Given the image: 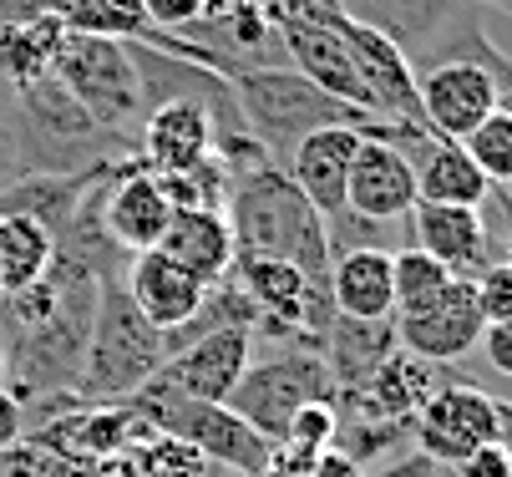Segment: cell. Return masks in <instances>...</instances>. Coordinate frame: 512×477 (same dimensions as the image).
Returning <instances> with one entry per match:
<instances>
[{
	"label": "cell",
	"instance_id": "obj_4",
	"mask_svg": "<svg viewBox=\"0 0 512 477\" xmlns=\"http://www.w3.org/2000/svg\"><path fill=\"white\" fill-rule=\"evenodd\" d=\"M127 406H132V412L148 422L153 432L188 442L208 467H229V472H239V477H264V472H269L274 447H269L244 417H234L229 406L188 401V396L168 391L163 381H148Z\"/></svg>",
	"mask_w": 512,
	"mask_h": 477
},
{
	"label": "cell",
	"instance_id": "obj_27",
	"mask_svg": "<svg viewBox=\"0 0 512 477\" xmlns=\"http://www.w3.org/2000/svg\"><path fill=\"white\" fill-rule=\"evenodd\" d=\"M452 285V275L442 264H436L431 254H421V249H411V244H401L396 254H391V290H396V315H416V310H426L436 295H442ZM391 315V320H396Z\"/></svg>",
	"mask_w": 512,
	"mask_h": 477
},
{
	"label": "cell",
	"instance_id": "obj_42",
	"mask_svg": "<svg viewBox=\"0 0 512 477\" xmlns=\"http://www.w3.org/2000/svg\"><path fill=\"white\" fill-rule=\"evenodd\" d=\"M6 376H11V366H6V351H0V386H6Z\"/></svg>",
	"mask_w": 512,
	"mask_h": 477
},
{
	"label": "cell",
	"instance_id": "obj_3",
	"mask_svg": "<svg viewBox=\"0 0 512 477\" xmlns=\"http://www.w3.org/2000/svg\"><path fill=\"white\" fill-rule=\"evenodd\" d=\"M51 77L92 117L97 132L137 138V127H142V82H137V66H132V41H102V36L61 31V41L51 51Z\"/></svg>",
	"mask_w": 512,
	"mask_h": 477
},
{
	"label": "cell",
	"instance_id": "obj_26",
	"mask_svg": "<svg viewBox=\"0 0 512 477\" xmlns=\"http://www.w3.org/2000/svg\"><path fill=\"white\" fill-rule=\"evenodd\" d=\"M335 417H340L335 452H345L360 472H371L411 447V422H371V417H345V412H335Z\"/></svg>",
	"mask_w": 512,
	"mask_h": 477
},
{
	"label": "cell",
	"instance_id": "obj_2",
	"mask_svg": "<svg viewBox=\"0 0 512 477\" xmlns=\"http://www.w3.org/2000/svg\"><path fill=\"white\" fill-rule=\"evenodd\" d=\"M168 361V335L137 315V305L122 290V269L102 275L97 285V315L87 335V356L77 376L82 406H127Z\"/></svg>",
	"mask_w": 512,
	"mask_h": 477
},
{
	"label": "cell",
	"instance_id": "obj_36",
	"mask_svg": "<svg viewBox=\"0 0 512 477\" xmlns=\"http://www.w3.org/2000/svg\"><path fill=\"white\" fill-rule=\"evenodd\" d=\"M482 209H492L487 229H492V244H497V259L512 264V188H492Z\"/></svg>",
	"mask_w": 512,
	"mask_h": 477
},
{
	"label": "cell",
	"instance_id": "obj_8",
	"mask_svg": "<svg viewBox=\"0 0 512 477\" xmlns=\"http://www.w3.org/2000/svg\"><path fill=\"white\" fill-rule=\"evenodd\" d=\"M97 224H102V234L112 239L117 254L158 249L168 224H173V203H168L158 173L117 158L107 183H102V198H97Z\"/></svg>",
	"mask_w": 512,
	"mask_h": 477
},
{
	"label": "cell",
	"instance_id": "obj_16",
	"mask_svg": "<svg viewBox=\"0 0 512 477\" xmlns=\"http://www.w3.org/2000/svg\"><path fill=\"white\" fill-rule=\"evenodd\" d=\"M442 376H447V366H426V361H416V356L396 351V356H386L371 376H365L360 386L340 391V396H335V406H340L345 417L411 422V417L421 412V401H426L436 386H442Z\"/></svg>",
	"mask_w": 512,
	"mask_h": 477
},
{
	"label": "cell",
	"instance_id": "obj_13",
	"mask_svg": "<svg viewBox=\"0 0 512 477\" xmlns=\"http://www.w3.org/2000/svg\"><path fill=\"white\" fill-rule=\"evenodd\" d=\"M345 209L371 224H406V214L416 209L411 153L386 138H360L350 178H345Z\"/></svg>",
	"mask_w": 512,
	"mask_h": 477
},
{
	"label": "cell",
	"instance_id": "obj_43",
	"mask_svg": "<svg viewBox=\"0 0 512 477\" xmlns=\"http://www.w3.org/2000/svg\"><path fill=\"white\" fill-rule=\"evenodd\" d=\"M396 6H426V0H396Z\"/></svg>",
	"mask_w": 512,
	"mask_h": 477
},
{
	"label": "cell",
	"instance_id": "obj_30",
	"mask_svg": "<svg viewBox=\"0 0 512 477\" xmlns=\"http://www.w3.org/2000/svg\"><path fill=\"white\" fill-rule=\"evenodd\" d=\"M158 183H163V193L173 203V214H188V209H229V173L218 168L213 158H203L188 173H168Z\"/></svg>",
	"mask_w": 512,
	"mask_h": 477
},
{
	"label": "cell",
	"instance_id": "obj_6",
	"mask_svg": "<svg viewBox=\"0 0 512 477\" xmlns=\"http://www.w3.org/2000/svg\"><path fill=\"white\" fill-rule=\"evenodd\" d=\"M487 442H507L502 401L487 396L477 381L447 371L442 386H436L421 401V412L411 417V447L431 462H442V467H457L462 457H472Z\"/></svg>",
	"mask_w": 512,
	"mask_h": 477
},
{
	"label": "cell",
	"instance_id": "obj_19",
	"mask_svg": "<svg viewBox=\"0 0 512 477\" xmlns=\"http://www.w3.org/2000/svg\"><path fill=\"white\" fill-rule=\"evenodd\" d=\"M178 269L198 285H224L234 275V259H239V244H234V229H229V214L224 209H188V214H173L163 244H158Z\"/></svg>",
	"mask_w": 512,
	"mask_h": 477
},
{
	"label": "cell",
	"instance_id": "obj_9",
	"mask_svg": "<svg viewBox=\"0 0 512 477\" xmlns=\"http://www.w3.org/2000/svg\"><path fill=\"white\" fill-rule=\"evenodd\" d=\"M487 320L477 310V290L472 280H452L426 310L416 315H396V346L426 366H457L462 356L477 351Z\"/></svg>",
	"mask_w": 512,
	"mask_h": 477
},
{
	"label": "cell",
	"instance_id": "obj_10",
	"mask_svg": "<svg viewBox=\"0 0 512 477\" xmlns=\"http://www.w3.org/2000/svg\"><path fill=\"white\" fill-rule=\"evenodd\" d=\"M340 36L350 41L355 51V66L365 87H371V102L386 122H406V127H421V102H416V66L411 56L401 51V41L381 26H371L365 16L345 11L340 16ZM426 132V127H421Z\"/></svg>",
	"mask_w": 512,
	"mask_h": 477
},
{
	"label": "cell",
	"instance_id": "obj_41",
	"mask_svg": "<svg viewBox=\"0 0 512 477\" xmlns=\"http://www.w3.org/2000/svg\"><path fill=\"white\" fill-rule=\"evenodd\" d=\"M502 432H507V447H512V401H502Z\"/></svg>",
	"mask_w": 512,
	"mask_h": 477
},
{
	"label": "cell",
	"instance_id": "obj_15",
	"mask_svg": "<svg viewBox=\"0 0 512 477\" xmlns=\"http://www.w3.org/2000/svg\"><path fill=\"white\" fill-rule=\"evenodd\" d=\"M137 163L168 178V173H188L203 158H213V112L203 102H158L137 127Z\"/></svg>",
	"mask_w": 512,
	"mask_h": 477
},
{
	"label": "cell",
	"instance_id": "obj_25",
	"mask_svg": "<svg viewBox=\"0 0 512 477\" xmlns=\"http://www.w3.org/2000/svg\"><path fill=\"white\" fill-rule=\"evenodd\" d=\"M51 259H56V239L36 219L0 214V295H21L36 280H46Z\"/></svg>",
	"mask_w": 512,
	"mask_h": 477
},
{
	"label": "cell",
	"instance_id": "obj_29",
	"mask_svg": "<svg viewBox=\"0 0 512 477\" xmlns=\"http://www.w3.org/2000/svg\"><path fill=\"white\" fill-rule=\"evenodd\" d=\"M462 148L492 188H512V112L507 107H497L472 138H462Z\"/></svg>",
	"mask_w": 512,
	"mask_h": 477
},
{
	"label": "cell",
	"instance_id": "obj_40",
	"mask_svg": "<svg viewBox=\"0 0 512 477\" xmlns=\"http://www.w3.org/2000/svg\"><path fill=\"white\" fill-rule=\"evenodd\" d=\"M305 477H365V472H360L345 452H335V447H330V452H320V457L310 462V472H305Z\"/></svg>",
	"mask_w": 512,
	"mask_h": 477
},
{
	"label": "cell",
	"instance_id": "obj_21",
	"mask_svg": "<svg viewBox=\"0 0 512 477\" xmlns=\"http://www.w3.org/2000/svg\"><path fill=\"white\" fill-rule=\"evenodd\" d=\"M396 351H401L396 346V320H350V315H335L325 340H320V356H325V366H330L340 391L360 386Z\"/></svg>",
	"mask_w": 512,
	"mask_h": 477
},
{
	"label": "cell",
	"instance_id": "obj_31",
	"mask_svg": "<svg viewBox=\"0 0 512 477\" xmlns=\"http://www.w3.org/2000/svg\"><path fill=\"white\" fill-rule=\"evenodd\" d=\"M472 290H477V310H482L487 325L512 320V264L507 259H492L482 275L472 280Z\"/></svg>",
	"mask_w": 512,
	"mask_h": 477
},
{
	"label": "cell",
	"instance_id": "obj_22",
	"mask_svg": "<svg viewBox=\"0 0 512 477\" xmlns=\"http://www.w3.org/2000/svg\"><path fill=\"white\" fill-rule=\"evenodd\" d=\"M416 203H452V209H482L492 183L482 178V168L467 158L462 143H442L431 138L416 158Z\"/></svg>",
	"mask_w": 512,
	"mask_h": 477
},
{
	"label": "cell",
	"instance_id": "obj_32",
	"mask_svg": "<svg viewBox=\"0 0 512 477\" xmlns=\"http://www.w3.org/2000/svg\"><path fill=\"white\" fill-rule=\"evenodd\" d=\"M203 6L208 0H142V16H148V26L158 36H188V31H198Z\"/></svg>",
	"mask_w": 512,
	"mask_h": 477
},
{
	"label": "cell",
	"instance_id": "obj_39",
	"mask_svg": "<svg viewBox=\"0 0 512 477\" xmlns=\"http://www.w3.org/2000/svg\"><path fill=\"white\" fill-rule=\"evenodd\" d=\"M26 432H31V422H26V406H21V396L0 386V452L16 447V442H26Z\"/></svg>",
	"mask_w": 512,
	"mask_h": 477
},
{
	"label": "cell",
	"instance_id": "obj_12",
	"mask_svg": "<svg viewBox=\"0 0 512 477\" xmlns=\"http://www.w3.org/2000/svg\"><path fill=\"white\" fill-rule=\"evenodd\" d=\"M406 244L431 254L452 280H477L482 269L497 259L487 209H452V203H416L406 214Z\"/></svg>",
	"mask_w": 512,
	"mask_h": 477
},
{
	"label": "cell",
	"instance_id": "obj_20",
	"mask_svg": "<svg viewBox=\"0 0 512 477\" xmlns=\"http://www.w3.org/2000/svg\"><path fill=\"white\" fill-rule=\"evenodd\" d=\"M391 254L396 249H345L330 259V305L350 320H391L396 290H391Z\"/></svg>",
	"mask_w": 512,
	"mask_h": 477
},
{
	"label": "cell",
	"instance_id": "obj_35",
	"mask_svg": "<svg viewBox=\"0 0 512 477\" xmlns=\"http://www.w3.org/2000/svg\"><path fill=\"white\" fill-rule=\"evenodd\" d=\"M452 477H512V447L507 442H487L472 457H462L452 467Z\"/></svg>",
	"mask_w": 512,
	"mask_h": 477
},
{
	"label": "cell",
	"instance_id": "obj_7",
	"mask_svg": "<svg viewBox=\"0 0 512 477\" xmlns=\"http://www.w3.org/2000/svg\"><path fill=\"white\" fill-rule=\"evenodd\" d=\"M416 102L431 138L462 143L502 107V92L477 61H431L416 72Z\"/></svg>",
	"mask_w": 512,
	"mask_h": 477
},
{
	"label": "cell",
	"instance_id": "obj_5",
	"mask_svg": "<svg viewBox=\"0 0 512 477\" xmlns=\"http://www.w3.org/2000/svg\"><path fill=\"white\" fill-rule=\"evenodd\" d=\"M340 386L325 366L320 351H300V346H289V351H274L264 361H249L244 381L234 386L229 396V412L244 417L269 447H279L289 417L300 412V406L310 401H335Z\"/></svg>",
	"mask_w": 512,
	"mask_h": 477
},
{
	"label": "cell",
	"instance_id": "obj_38",
	"mask_svg": "<svg viewBox=\"0 0 512 477\" xmlns=\"http://www.w3.org/2000/svg\"><path fill=\"white\" fill-rule=\"evenodd\" d=\"M365 477H452V467H442V462H431V457H421L416 447H406L401 457H391V462H381V467H371Z\"/></svg>",
	"mask_w": 512,
	"mask_h": 477
},
{
	"label": "cell",
	"instance_id": "obj_23",
	"mask_svg": "<svg viewBox=\"0 0 512 477\" xmlns=\"http://www.w3.org/2000/svg\"><path fill=\"white\" fill-rule=\"evenodd\" d=\"M61 41L56 16L36 11V16H16V21H0V82L11 92L51 77V51Z\"/></svg>",
	"mask_w": 512,
	"mask_h": 477
},
{
	"label": "cell",
	"instance_id": "obj_18",
	"mask_svg": "<svg viewBox=\"0 0 512 477\" xmlns=\"http://www.w3.org/2000/svg\"><path fill=\"white\" fill-rule=\"evenodd\" d=\"M360 138H365L360 127H320V132H310V138H300L295 153L284 158L289 183L310 198V209L320 219H335L345 209V178H350Z\"/></svg>",
	"mask_w": 512,
	"mask_h": 477
},
{
	"label": "cell",
	"instance_id": "obj_14",
	"mask_svg": "<svg viewBox=\"0 0 512 477\" xmlns=\"http://www.w3.org/2000/svg\"><path fill=\"white\" fill-rule=\"evenodd\" d=\"M208 46L218 56V72H239V66H279L284 46H279V11L274 0H208L203 21Z\"/></svg>",
	"mask_w": 512,
	"mask_h": 477
},
{
	"label": "cell",
	"instance_id": "obj_33",
	"mask_svg": "<svg viewBox=\"0 0 512 477\" xmlns=\"http://www.w3.org/2000/svg\"><path fill=\"white\" fill-rule=\"evenodd\" d=\"M36 173V158L26 148V132H16V117L11 122H0V193L16 188L21 178Z\"/></svg>",
	"mask_w": 512,
	"mask_h": 477
},
{
	"label": "cell",
	"instance_id": "obj_34",
	"mask_svg": "<svg viewBox=\"0 0 512 477\" xmlns=\"http://www.w3.org/2000/svg\"><path fill=\"white\" fill-rule=\"evenodd\" d=\"M56 472V457L41 452L36 442H16L0 452V477H51Z\"/></svg>",
	"mask_w": 512,
	"mask_h": 477
},
{
	"label": "cell",
	"instance_id": "obj_37",
	"mask_svg": "<svg viewBox=\"0 0 512 477\" xmlns=\"http://www.w3.org/2000/svg\"><path fill=\"white\" fill-rule=\"evenodd\" d=\"M477 351L487 356V366H492L502 381H512V320L487 325V330H482V340H477Z\"/></svg>",
	"mask_w": 512,
	"mask_h": 477
},
{
	"label": "cell",
	"instance_id": "obj_24",
	"mask_svg": "<svg viewBox=\"0 0 512 477\" xmlns=\"http://www.w3.org/2000/svg\"><path fill=\"white\" fill-rule=\"evenodd\" d=\"M41 11L56 16L61 31H77V36L153 41V26L142 16V0H41Z\"/></svg>",
	"mask_w": 512,
	"mask_h": 477
},
{
	"label": "cell",
	"instance_id": "obj_28",
	"mask_svg": "<svg viewBox=\"0 0 512 477\" xmlns=\"http://www.w3.org/2000/svg\"><path fill=\"white\" fill-rule=\"evenodd\" d=\"M335 427H340L335 401H310V406H300V412L289 417V427H284V437H279V452H284L289 462L310 467L320 452L335 447Z\"/></svg>",
	"mask_w": 512,
	"mask_h": 477
},
{
	"label": "cell",
	"instance_id": "obj_11",
	"mask_svg": "<svg viewBox=\"0 0 512 477\" xmlns=\"http://www.w3.org/2000/svg\"><path fill=\"white\" fill-rule=\"evenodd\" d=\"M249 361H254V335L249 330H213V335L188 340L183 351H173L153 381H163L168 391H178L188 401L229 406L234 386L249 371Z\"/></svg>",
	"mask_w": 512,
	"mask_h": 477
},
{
	"label": "cell",
	"instance_id": "obj_1",
	"mask_svg": "<svg viewBox=\"0 0 512 477\" xmlns=\"http://www.w3.org/2000/svg\"><path fill=\"white\" fill-rule=\"evenodd\" d=\"M224 214H229L239 254L284 259L315 285L330 280L325 219L310 209V198L289 183L284 168L264 163V168L244 173V178H229V209Z\"/></svg>",
	"mask_w": 512,
	"mask_h": 477
},
{
	"label": "cell",
	"instance_id": "obj_17",
	"mask_svg": "<svg viewBox=\"0 0 512 477\" xmlns=\"http://www.w3.org/2000/svg\"><path fill=\"white\" fill-rule=\"evenodd\" d=\"M122 290L127 300L137 305V315L158 325L163 335H173L178 325H188L208 295V285H198L188 269H178L163 249H142V254H127L122 264Z\"/></svg>",
	"mask_w": 512,
	"mask_h": 477
},
{
	"label": "cell",
	"instance_id": "obj_44",
	"mask_svg": "<svg viewBox=\"0 0 512 477\" xmlns=\"http://www.w3.org/2000/svg\"><path fill=\"white\" fill-rule=\"evenodd\" d=\"M502 107H507V112H512V97H507V102H502Z\"/></svg>",
	"mask_w": 512,
	"mask_h": 477
}]
</instances>
